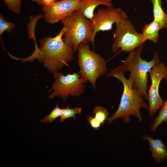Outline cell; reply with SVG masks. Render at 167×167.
<instances>
[{
	"label": "cell",
	"instance_id": "1",
	"mask_svg": "<svg viewBox=\"0 0 167 167\" xmlns=\"http://www.w3.org/2000/svg\"><path fill=\"white\" fill-rule=\"evenodd\" d=\"M65 30L66 28L63 26L55 36H45L42 38L40 41V47H38L36 44L32 54L22 59L23 60L32 62L37 59L51 73L60 70L74 58V51L63 40Z\"/></svg>",
	"mask_w": 167,
	"mask_h": 167
},
{
	"label": "cell",
	"instance_id": "2",
	"mask_svg": "<svg viewBox=\"0 0 167 167\" xmlns=\"http://www.w3.org/2000/svg\"><path fill=\"white\" fill-rule=\"evenodd\" d=\"M109 71L106 76L115 77L120 81L123 85V91L118 107L108 118V123L110 124L118 118L123 120L124 123H127L130 121L131 116L137 117L141 123L142 119L140 109L141 108L148 109V106L144 101L143 97L133 87L132 79L125 77V72L121 65Z\"/></svg>",
	"mask_w": 167,
	"mask_h": 167
},
{
	"label": "cell",
	"instance_id": "3",
	"mask_svg": "<svg viewBox=\"0 0 167 167\" xmlns=\"http://www.w3.org/2000/svg\"><path fill=\"white\" fill-rule=\"evenodd\" d=\"M143 46H139L129 53L126 59L121 62L125 72H130L129 77L132 79L133 87L144 99L148 100V73L154 65L160 62V58L156 52L149 61L142 58L141 54Z\"/></svg>",
	"mask_w": 167,
	"mask_h": 167
},
{
	"label": "cell",
	"instance_id": "4",
	"mask_svg": "<svg viewBox=\"0 0 167 167\" xmlns=\"http://www.w3.org/2000/svg\"><path fill=\"white\" fill-rule=\"evenodd\" d=\"M61 22L66 28L63 40L74 52L81 44L91 41L93 31L91 20L79 11H74Z\"/></svg>",
	"mask_w": 167,
	"mask_h": 167
},
{
	"label": "cell",
	"instance_id": "5",
	"mask_svg": "<svg viewBox=\"0 0 167 167\" xmlns=\"http://www.w3.org/2000/svg\"><path fill=\"white\" fill-rule=\"evenodd\" d=\"M78 51L79 75L81 78L89 81L95 89L97 79L107 71L105 59L91 50L88 44H81Z\"/></svg>",
	"mask_w": 167,
	"mask_h": 167
},
{
	"label": "cell",
	"instance_id": "6",
	"mask_svg": "<svg viewBox=\"0 0 167 167\" xmlns=\"http://www.w3.org/2000/svg\"><path fill=\"white\" fill-rule=\"evenodd\" d=\"M113 34V42L111 51L130 53L137 48L143 45L145 41L142 33L137 32L133 24L129 19L124 21L116 25Z\"/></svg>",
	"mask_w": 167,
	"mask_h": 167
},
{
	"label": "cell",
	"instance_id": "7",
	"mask_svg": "<svg viewBox=\"0 0 167 167\" xmlns=\"http://www.w3.org/2000/svg\"><path fill=\"white\" fill-rule=\"evenodd\" d=\"M53 74L54 82L49 91H53V92L49 95V98L58 96L65 101L69 96L79 97L84 93V84L87 81L81 78L79 74L68 73L65 75L58 71Z\"/></svg>",
	"mask_w": 167,
	"mask_h": 167
},
{
	"label": "cell",
	"instance_id": "8",
	"mask_svg": "<svg viewBox=\"0 0 167 167\" xmlns=\"http://www.w3.org/2000/svg\"><path fill=\"white\" fill-rule=\"evenodd\" d=\"M127 19L128 15L121 7L108 6L98 10L91 20L93 31L91 42L93 45L95 36L98 32L110 30L112 29L113 24L117 25Z\"/></svg>",
	"mask_w": 167,
	"mask_h": 167
},
{
	"label": "cell",
	"instance_id": "9",
	"mask_svg": "<svg viewBox=\"0 0 167 167\" xmlns=\"http://www.w3.org/2000/svg\"><path fill=\"white\" fill-rule=\"evenodd\" d=\"M151 86L148 91V115L154 116L160 109L164 101L159 93L160 83L162 79H167V66L163 63L159 62L154 65L149 71Z\"/></svg>",
	"mask_w": 167,
	"mask_h": 167
},
{
	"label": "cell",
	"instance_id": "10",
	"mask_svg": "<svg viewBox=\"0 0 167 167\" xmlns=\"http://www.w3.org/2000/svg\"><path fill=\"white\" fill-rule=\"evenodd\" d=\"M80 0H61L43 6V17L49 24H53L61 21L75 11Z\"/></svg>",
	"mask_w": 167,
	"mask_h": 167
},
{
	"label": "cell",
	"instance_id": "11",
	"mask_svg": "<svg viewBox=\"0 0 167 167\" xmlns=\"http://www.w3.org/2000/svg\"><path fill=\"white\" fill-rule=\"evenodd\" d=\"M142 138L149 143V150L152 153L151 157L156 163L167 160V150L165 144L161 139H154L149 135H144Z\"/></svg>",
	"mask_w": 167,
	"mask_h": 167
},
{
	"label": "cell",
	"instance_id": "12",
	"mask_svg": "<svg viewBox=\"0 0 167 167\" xmlns=\"http://www.w3.org/2000/svg\"><path fill=\"white\" fill-rule=\"evenodd\" d=\"M113 0H80L75 11L82 13L85 17L91 20L94 16L96 8L100 5L106 7L113 6Z\"/></svg>",
	"mask_w": 167,
	"mask_h": 167
},
{
	"label": "cell",
	"instance_id": "13",
	"mask_svg": "<svg viewBox=\"0 0 167 167\" xmlns=\"http://www.w3.org/2000/svg\"><path fill=\"white\" fill-rule=\"evenodd\" d=\"M161 28L160 25L154 20L145 25L142 29V33L144 41L149 40L157 43L159 41V31Z\"/></svg>",
	"mask_w": 167,
	"mask_h": 167
},
{
	"label": "cell",
	"instance_id": "14",
	"mask_svg": "<svg viewBox=\"0 0 167 167\" xmlns=\"http://www.w3.org/2000/svg\"><path fill=\"white\" fill-rule=\"evenodd\" d=\"M153 6V20L157 22L162 28H167V13L162 6V0H150Z\"/></svg>",
	"mask_w": 167,
	"mask_h": 167
},
{
	"label": "cell",
	"instance_id": "15",
	"mask_svg": "<svg viewBox=\"0 0 167 167\" xmlns=\"http://www.w3.org/2000/svg\"><path fill=\"white\" fill-rule=\"evenodd\" d=\"M163 122L165 123L167 122V100L164 101L158 115L155 118L153 123L151 126V131H156L157 127Z\"/></svg>",
	"mask_w": 167,
	"mask_h": 167
},
{
	"label": "cell",
	"instance_id": "16",
	"mask_svg": "<svg viewBox=\"0 0 167 167\" xmlns=\"http://www.w3.org/2000/svg\"><path fill=\"white\" fill-rule=\"evenodd\" d=\"M82 111V108L77 107L75 108H71L69 106H66L63 108L62 113L60 117V121L63 122L65 119L70 118H73L76 119L75 115L80 113Z\"/></svg>",
	"mask_w": 167,
	"mask_h": 167
},
{
	"label": "cell",
	"instance_id": "17",
	"mask_svg": "<svg viewBox=\"0 0 167 167\" xmlns=\"http://www.w3.org/2000/svg\"><path fill=\"white\" fill-rule=\"evenodd\" d=\"M93 111L94 117L102 124H104L109 114L107 109L101 106H95L94 107Z\"/></svg>",
	"mask_w": 167,
	"mask_h": 167
},
{
	"label": "cell",
	"instance_id": "18",
	"mask_svg": "<svg viewBox=\"0 0 167 167\" xmlns=\"http://www.w3.org/2000/svg\"><path fill=\"white\" fill-rule=\"evenodd\" d=\"M63 109H61L58 105H56L55 107L48 115H46L41 120V122L43 123H52L53 121L61 115Z\"/></svg>",
	"mask_w": 167,
	"mask_h": 167
},
{
	"label": "cell",
	"instance_id": "19",
	"mask_svg": "<svg viewBox=\"0 0 167 167\" xmlns=\"http://www.w3.org/2000/svg\"><path fill=\"white\" fill-rule=\"evenodd\" d=\"M15 27L14 23L7 22L3 16L0 15V35H2L5 31L11 32L12 30Z\"/></svg>",
	"mask_w": 167,
	"mask_h": 167
},
{
	"label": "cell",
	"instance_id": "20",
	"mask_svg": "<svg viewBox=\"0 0 167 167\" xmlns=\"http://www.w3.org/2000/svg\"><path fill=\"white\" fill-rule=\"evenodd\" d=\"M7 8L12 11L19 13L21 4V0H3Z\"/></svg>",
	"mask_w": 167,
	"mask_h": 167
},
{
	"label": "cell",
	"instance_id": "21",
	"mask_svg": "<svg viewBox=\"0 0 167 167\" xmlns=\"http://www.w3.org/2000/svg\"><path fill=\"white\" fill-rule=\"evenodd\" d=\"M88 121L92 127L95 130H98L101 126L102 123L95 117L88 116Z\"/></svg>",
	"mask_w": 167,
	"mask_h": 167
},
{
	"label": "cell",
	"instance_id": "22",
	"mask_svg": "<svg viewBox=\"0 0 167 167\" xmlns=\"http://www.w3.org/2000/svg\"><path fill=\"white\" fill-rule=\"evenodd\" d=\"M32 1L36 3L38 5L43 6L49 5L58 0H31Z\"/></svg>",
	"mask_w": 167,
	"mask_h": 167
}]
</instances>
